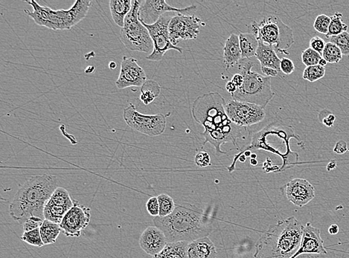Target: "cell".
<instances>
[{"label": "cell", "mask_w": 349, "mask_h": 258, "mask_svg": "<svg viewBox=\"0 0 349 258\" xmlns=\"http://www.w3.org/2000/svg\"><path fill=\"white\" fill-rule=\"evenodd\" d=\"M249 33L256 37L258 40L271 45L283 55H289V50L294 43L292 29L276 16H268L260 22L253 21L247 26Z\"/></svg>", "instance_id": "obj_7"}, {"label": "cell", "mask_w": 349, "mask_h": 258, "mask_svg": "<svg viewBox=\"0 0 349 258\" xmlns=\"http://www.w3.org/2000/svg\"><path fill=\"white\" fill-rule=\"evenodd\" d=\"M342 55L340 48L335 44L329 42L326 43L322 56L328 63H338L342 60Z\"/></svg>", "instance_id": "obj_28"}, {"label": "cell", "mask_w": 349, "mask_h": 258, "mask_svg": "<svg viewBox=\"0 0 349 258\" xmlns=\"http://www.w3.org/2000/svg\"><path fill=\"white\" fill-rule=\"evenodd\" d=\"M91 220V209L74 200L73 208L66 214L60 223L62 232L69 238H79Z\"/></svg>", "instance_id": "obj_13"}, {"label": "cell", "mask_w": 349, "mask_h": 258, "mask_svg": "<svg viewBox=\"0 0 349 258\" xmlns=\"http://www.w3.org/2000/svg\"><path fill=\"white\" fill-rule=\"evenodd\" d=\"M171 18L170 16L164 14L152 25H147L141 22L148 30L154 43L153 52L146 57L147 60L160 61L169 50H176L180 54L183 53V49L173 45L170 39L168 26Z\"/></svg>", "instance_id": "obj_10"}, {"label": "cell", "mask_w": 349, "mask_h": 258, "mask_svg": "<svg viewBox=\"0 0 349 258\" xmlns=\"http://www.w3.org/2000/svg\"><path fill=\"white\" fill-rule=\"evenodd\" d=\"M168 243L165 233L157 226L147 227L139 238L141 249L153 257L160 254Z\"/></svg>", "instance_id": "obj_18"}, {"label": "cell", "mask_w": 349, "mask_h": 258, "mask_svg": "<svg viewBox=\"0 0 349 258\" xmlns=\"http://www.w3.org/2000/svg\"><path fill=\"white\" fill-rule=\"evenodd\" d=\"M26 3L34 10L25 9V13L32 17L37 25L55 31L69 30L79 24L88 15L93 3L90 0L76 1L70 9L53 10L48 6H40L34 0Z\"/></svg>", "instance_id": "obj_5"}, {"label": "cell", "mask_w": 349, "mask_h": 258, "mask_svg": "<svg viewBox=\"0 0 349 258\" xmlns=\"http://www.w3.org/2000/svg\"><path fill=\"white\" fill-rule=\"evenodd\" d=\"M197 6H191L184 9H178L168 5L165 0H146L142 3L139 9V20L147 25H152L166 13L194 12Z\"/></svg>", "instance_id": "obj_14"}, {"label": "cell", "mask_w": 349, "mask_h": 258, "mask_svg": "<svg viewBox=\"0 0 349 258\" xmlns=\"http://www.w3.org/2000/svg\"><path fill=\"white\" fill-rule=\"evenodd\" d=\"M242 59H250L255 57L258 47V40L251 33H239Z\"/></svg>", "instance_id": "obj_24"}, {"label": "cell", "mask_w": 349, "mask_h": 258, "mask_svg": "<svg viewBox=\"0 0 349 258\" xmlns=\"http://www.w3.org/2000/svg\"><path fill=\"white\" fill-rule=\"evenodd\" d=\"M188 258H216L217 249L208 237L188 243Z\"/></svg>", "instance_id": "obj_19"}, {"label": "cell", "mask_w": 349, "mask_h": 258, "mask_svg": "<svg viewBox=\"0 0 349 258\" xmlns=\"http://www.w3.org/2000/svg\"><path fill=\"white\" fill-rule=\"evenodd\" d=\"M58 187V179L55 176H31L19 187L10 204L11 218L22 225L31 217L45 220L46 204Z\"/></svg>", "instance_id": "obj_2"}, {"label": "cell", "mask_w": 349, "mask_h": 258, "mask_svg": "<svg viewBox=\"0 0 349 258\" xmlns=\"http://www.w3.org/2000/svg\"><path fill=\"white\" fill-rule=\"evenodd\" d=\"M280 70L285 75L292 74L295 70L294 63L291 59L282 58L281 59V63H280Z\"/></svg>", "instance_id": "obj_38"}, {"label": "cell", "mask_w": 349, "mask_h": 258, "mask_svg": "<svg viewBox=\"0 0 349 258\" xmlns=\"http://www.w3.org/2000/svg\"><path fill=\"white\" fill-rule=\"evenodd\" d=\"M336 167H337V161H336L335 160H333V161H331V162H329V165H328L327 171H332V170L335 169Z\"/></svg>", "instance_id": "obj_47"}, {"label": "cell", "mask_w": 349, "mask_h": 258, "mask_svg": "<svg viewBox=\"0 0 349 258\" xmlns=\"http://www.w3.org/2000/svg\"><path fill=\"white\" fill-rule=\"evenodd\" d=\"M348 150L347 143L343 140H340L337 142L334 148V153H337V154H343V153H346Z\"/></svg>", "instance_id": "obj_41"}, {"label": "cell", "mask_w": 349, "mask_h": 258, "mask_svg": "<svg viewBox=\"0 0 349 258\" xmlns=\"http://www.w3.org/2000/svg\"><path fill=\"white\" fill-rule=\"evenodd\" d=\"M157 198H158L159 205H160L159 217H165L173 213L176 208V204L171 197L166 194H160Z\"/></svg>", "instance_id": "obj_29"}, {"label": "cell", "mask_w": 349, "mask_h": 258, "mask_svg": "<svg viewBox=\"0 0 349 258\" xmlns=\"http://www.w3.org/2000/svg\"><path fill=\"white\" fill-rule=\"evenodd\" d=\"M253 62L250 59H242L238 63L240 74L243 75L244 83L232 95L233 100L251 103L266 108L274 97L271 89V78L252 71Z\"/></svg>", "instance_id": "obj_6"}, {"label": "cell", "mask_w": 349, "mask_h": 258, "mask_svg": "<svg viewBox=\"0 0 349 258\" xmlns=\"http://www.w3.org/2000/svg\"><path fill=\"white\" fill-rule=\"evenodd\" d=\"M161 93V86L154 80H147L141 87L140 100L145 105L151 104Z\"/></svg>", "instance_id": "obj_26"}, {"label": "cell", "mask_w": 349, "mask_h": 258, "mask_svg": "<svg viewBox=\"0 0 349 258\" xmlns=\"http://www.w3.org/2000/svg\"><path fill=\"white\" fill-rule=\"evenodd\" d=\"M242 60V50L238 35L232 34L224 44V63L226 69L228 70L230 67L238 64Z\"/></svg>", "instance_id": "obj_20"}, {"label": "cell", "mask_w": 349, "mask_h": 258, "mask_svg": "<svg viewBox=\"0 0 349 258\" xmlns=\"http://www.w3.org/2000/svg\"><path fill=\"white\" fill-rule=\"evenodd\" d=\"M237 161L242 163L246 162V161H247V157H246L245 155L242 154V156H239L238 158H237Z\"/></svg>", "instance_id": "obj_48"}, {"label": "cell", "mask_w": 349, "mask_h": 258, "mask_svg": "<svg viewBox=\"0 0 349 258\" xmlns=\"http://www.w3.org/2000/svg\"><path fill=\"white\" fill-rule=\"evenodd\" d=\"M330 42L335 44L341 50L342 55L349 56V32H345L334 36L330 38Z\"/></svg>", "instance_id": "obj_33"}, {"label": "cell", "mask_w": 349, "mask_h": 258, "mask_svg": "<svg viewBox=\"0 0 349 258\" xmlns=\"http://www.w3.org/2000/svg\"><path fill=\"white\" fill-rule=\"evenodd\" d=\"M303 228L295 217L278 220L257 241L254 257H292L300 247Z\"/></svg>", "instance_id": "obj_4"}, {"label": "cell", "mask_w": 349, "mask_h": 258, "mask_svg": "<svg viewBox=\"0 0 349 258\" xmlns=\"http://www.w3.org/2000/svg\"><path fill=\"white\" fill-rule=\"evenodd\" d=\"M225 99L219 92H209L196 98L191 107L194 121L204 127L203 135L206 143L213 145L217 154H221L223 144L232 142L237 147V141L243 138L244 127L234 124L226 112Z\"/></svg>", "instance_id": "obj_1"}, {"label": "cell", "mask_w": 349, "mask_h": 258, "mask_svg": "<svg viewBox=\"0 0 349 258\" xmlns=\"http://www.w3.org/2000/svg\"><path fill=\"white\" fill-rule=\"evenodd\" d=\"M244 154L245 155L246 157H250L252 154V151L250 150H247V151L244 152Z\"/></svg>", "instance_id": "obj_52"}, {"label": "cell", "mask_w": 349, "mask_h": 258, "mask_svg": "<svg viewBox=\"0 0 349 258\" xmlns=\"http://www.w3.org/2000/svg\"><path fill=\"white\" fill-rule=\"evenodd\" d=\"M188 242L168 243L165 249L153 258H188Z\"/></svg>", "instance_id": "obj_23"}, {"label": "cell", "mask_w": 349, "mask_h": 258, "mask_svg": "<svg viewBox=\"0 0 349 258\" xmlns=\"http://www.w3.org/2000/svg\"><path fill=\"white\" fill-rule=\"evenodd\" d=\"M146 81L145 70L139 66L137 60L134 58L123 57L120 74L116 81V87L119 89L132 86L142 87Z\"/></svg>", "instance_id": "obj_16"}, {"label": "cell", "mask_w": 349, "mask_h": 258, "mask_svg": "<svg viewBox=\"0 0 349 258\" xmlns=\"http://www.w3.org/2000/svg\"><path fill=\"white\" fill-rule=\"evenodd\" d=\"M43 221V219H41L40 217H31L23 225H24V232L40 228Z\"/></svg>", "instance_id": "obj_36"}, {"label": "cell", "mask_w": 349, "mask_h": 258, "mask_svg": "<svg viewBox=\"0 0 349 258\" xmlns=\"http://www.w3.org/2000/svg\"><path fill=\"white\" fill-rule=\"evenodd\" d=\"M322 58V55L311 48H308L307 50L303 51L301 54V61L306 67L319 65V61Z\"/></svg>", "instance_id": "obj_31"}, {"label": "cell", "mask_w": 349, "mask_h": 258, "mask_svg": "<svg viewBox=\"0 0 349 258\" xmlns=\"http://www.w3.org/2000/svg\"><path fill=\"white\" fill-rule=\"evenodd\" d=\"M304 254H327L324 242L321 238L320 230L308 223L303 228L300 247L291 258H296Z\"/></svg>", "instance_id": "obj_17"}, {"label": "cell", "mask_w": 349, "mask_h": 258, "mask_svg": "<svg viewBox=\"0 0 349 258\" xmlns=\"http://www.w3.org/2000/svg\"><path fill=\"white\" fill-rule=\"evenodd\" d=\"M255 57L260 62V66L274 68L278 73L281 72L280 70L281 59L278 58L276 50L271 45L265 43L261 40H258V47Z\"/></svg>", "instance_id": "obj_21"}, {"label": "cell", "mask_w": 349, "mask_h": 258, "mask_svg": "<svg viewBox=\"0 0 349 258\" xmlns=\"http://www.w3.org/2000/svg\"><path fill=\"white\" fill-rule=\"evenodd\" d=\"M225 109L229 119L244 128L260 123L266 116L265 109L260 106L233 99L227 102Z\"/></svg>", "instance_id": "obj_11"}, {"label": "cell", "mask_w": 349, "mask_h": 258, "mask_svg": "<svg viewBox=\"0 0 349 258\" xmlns=\"http://www.w3.org/2000/svg\"><path fill=\"white\" fill-rule=\"evenodd\" d=\"M260 70L262 73L268 78H272V77H276L278 75V72L274 68H268V67L260 66Z\"/></svg>", "instance_id": "obj_42"}, {"label": "cell", "mask_w": 349, "mask_h": 258, "mask_svg": "<svg viewBox=\"0 0 349 258\" xmlns=\"http://www.w3.org/2000/svg\"><path fill=\"white\" fill-rule=\"evenodd\" d=\"M331 24V17L325 14L317 16L314 21V28L317 32L322 34H328Z\"/></svg>", "instance_id": "obj_34"}, {"label": "cell", "mask_w": 349, "mask_h": 258, "mask_svg": "<svg viewBox=\"0 0 349 258\" xmlns=\"http://www.w3.org/2000/svg\"><path fill=\"white\" fill-rule=\"evenodd\" d=\"M154 223L165 233L168 243H191L206 238L211 231L202 209L189 203L176 205L173 213L155 217Z\"/></svg>", "instance_id": "obj_3"}, {"label": "cell", "mask_w": 349, "mask_h": 258, "mask_svg": "<svg viewBox=\"0 0 349 258\" xmlns=\"http://www.w3.org/2000/svg\"><path fill=\"white\" fill-rule=\"evenodd\" d=\"M319 119H320L321 122L325 127H332L334 125V122H335L336 116L332 112H329L327 115L319 118Z\"/></svg>", "instance_id": "obj_40"}, {"label": "cell", "mask_w": 349, "mask_h": 258, "mask_svg": "<svg viewBox=\"0 0 349 258\" xmlns=\"http://www.w3.org/2000/svg\"><path fill=\"white\" fill-rule=\"evenodd\" d=\"M326 254H304L296 258H328Z\"/></svg>", "instance_id": "obj_45"}, {"label": "cell", "mask_w": 349, "mask_h": 258, "mask_svg": "<svg viewBox=\"0 0 349 258\" xmlns=\"http://www.w3.org/2000/svg\"><path fill=\"white\" fill-rule=\"evenodd\" d=\"M329 232L330 234L335 235L339 233V226L337 225H332L329 228Z\"/></svg>", "instance_id": "obj_46"}, {"label": "cell", "mask_w": 349, "mask_h": 258, "mask_svg": "<svg viewBox=\"0 0 349 258\" xmlns=\"http://www.w3.org/2000/svg\"><path fill=\"white\" fill-rule=\"evenodd\" d=\"M194 162L199 168H207L211 164L210 156L206 152H198L195 156Z\"/></svg>", "instance_id": "obj_35"}, {"label": "cell", "mask_w": 349, "mask_h": 258, "mask_svg": "<svg viewBox=\"0 0 349 258\" xmlns=\"http://www.w3.org/2000/svg\"><path fill=\"white\" fill-rule=\"evenodd\" d=\"M21 240L31 246H37V247H42L44 246L43 242L41 238L40 228L24 232L21 237Z\"/></svg>", "instance_id": "obj_32"}, {"label": "cell", "mask_w": 349, "mask_h": 258, "mask_svg": "<svg viewBox=\"0 0 349 258\" xmlns=\"http://www.w3.org/2000/svg\"><path fill=\"white\" fill-rule=\"evenodd\" d=\"M325 75V67L319 66H308L304 68L303 78L311 83L322 79Z\"/></svg>", "instance_id": "obj_30"}, {"label": "cell", "mask_w": 349, "mask_h": 258, "mask_svg": "<svg viewBox=\"0 0 349 258\" xmlns=\"http://www.w3.org/2000/svg\"><path fill=\"white\" fill-rule=\"evenodd\" d=\"M168 115L161 113L145 115L139 112L133 104L123 112V118L131 129L148 136H158L165 132Z\"/></svg>", "instance_id": "obj_9"}, {"label": "cell", "mask_w": 349, "mask_h": 258, "mask_svg": "<svg viewBox=\"0 0 349 258\" xmlns=\"http://www.w3.org/2000/svg\"><path fill=\"white\" fill-rule=\"evenodd\" d=\"M201 24L205 25L195 15H185L178 13L172 17L168 26L172 44L177 46L180 40H196L200 34Z\"/></svg>", "instance_id": "obj_12"}, {"label": "cell", "mask_w": 349, "mask_h": 258, "mask_svg": "<svg viewBox=\"0 0 349 258\" xmlns=\"http://www.w3.org/2000/svg\"><path fill=\"white\" fill-rule=\"evenodd\" d=\"M226 89H227L228 92L230 93L232 96V95L235 94V93L237 92V86L230 81H228L227 84H226Z\"/></svg>", "instance_id": "obj_44"}, {"label": "cell", "mask_w": 349, "mask_h": 258, "mask_svg": "<svg viewBox=\"0 0 349 258\" xmlns=\"http://www.w3.org/2000/svg\"><path fill=\"white\" fill-rule=\"evenodd\" d=\"M116 66H117V65H116V62L112 61L109 63V68H111V69H115V68H116Z\"/></svg>", "instance_id": "obj_50"}, {"label": "cell", "mask_w": 349, "mask_h": 258, "mask_svg": "<svg viewBox=\"0 0 349 258\" xmlns=\"http://www.w3.org/2000/svg\"><path fill=\"white\" fill-rule=\"evenodd\" d=\"M328 62L326 61L325 59L322 58L321 59L320 61H319V66H322V67H325L326 65H327Z\"/></svg>", "instance_id": "obj_49"}, {"label": "cell", "mask_w": 349, "mask_h": 258, "mask_svg": "<svg viewBox=\"0 0 349 258\" xmlns=\"http://www.w3.org/2000/svg\"><path fill=\"white\" fill-rule=\"evenodd\" d=\"M143 2L132 0V9L124 20L120 40L127 50L151 54L154 43L148 30L139 20V9Z\"/></svg>", "instance_id": "obj_8"}, {"label": "cell", "mask_w": 349, "mask_h": 258, "mask_svg": "<svg viewBox=\"0 0 349 258\" xmlns=\"http://www.w3.org/2000/svg\"><path fill=\"white\" fill-rule=\"evenodd\" d=\"M231 81L237 86V89H239V88L242 87V85H243L244 83L243 75L240 74V73L234 75L233 76H232Z\"/></svg>", "instance_id": "obj_43"}, {"label": "cell", "mask_w": 349, "mask_h": 258, "mask_svg": "<svg viewBox=\"0 0 349 258\" xmlns=\"http://www.w3.org/2000/svg\"><path fill=\"white\" fill-rule=\"evenodd\" d=\"M342 14L340 12H336L331 17V24L329 32L326 34V38L330 39L334 36H337L343 32H348V26L344 24L342 20Z\"/></svg>", "instance_id": "obj_27"}, {"label": "cell", "mask_w": 349, "mask_h": 258, "mask_svg": "<svg viewBox=\"0 0 349 258\" xmlns=\"http://www.w3.org/2000/svg\"><path fill=\"white\" fill-rule=\"evenodd\" d=\"M258 161H257L256 159H252V158H250V165L252 166H258Z\"/></svg>", "instance_id": "obj_51"}, {"label": "cell", "mask_w": 349, "mask_h": 258, "mask_svg": "<svg viewBox=\"0 0 349 258\" xmlns=\"http://www.w3.org/2000/svg\"><path fill=\"white\" fill-rule=\"evenodd\" d=\"M41 238L44 245H50L56 242L59 235L62 232L60 224L44 220L40 228Z\"/></svg>", "instance_id": "obj_25"}, {"label": "cell", "mask_w": 349, "mask_h": 258, "mask_svg": "<svg viewBox=\"0 0 349 258\" xmlns=\"http://www.w3.org/2000/svg\"><path fill=\"white\" fill-rule=\"evenodd\" d=\"M147 212L150 216L158 217L160 215V205L157 197H152L147 200L146 203Z\"/></svg>", "instance_id": "obj_37"}, {"label": "cell", "mask_w": 349, "mask_h": 258, "mask_svg": "<svg viewBox=\"0 0 349 258\" xmlns=\"http://www.w3.org/2000/svg\"><path fill=\"white\" fill-rule=\"evenodd\" d=\"M109 6L115 24L124 27L125 18L132 9V0H111Z\"/></svg>", "instance_id": "obj_22"}, {"label": "cell", "mask_w": 349, "mask_h": 258, "mask_svg": "<svg viewBox=\"0 0 349 258\" xmlns=\"http://www.w3.org/2000/svg\"><path fill=\"white\" fill-rule=\"evenodd\" d=\"M281 194L293 205L302 208L315 197V189L309 181L300 178L291 179L281 187Z\"/></svg>", "instance_id": "obj_15"}, {"label": "cell", "mask_w": 349, "mask_h": 258, "mask_svg": "<svg viewBox=\"0 0 349 258\" xmlns=\"http://www.w3.org/2000/svg\"><path fill=\"white\" fill-rule=\"evenodd\" d=\"M325 45V42L319 37H314L310 40V48L316 51L320 55H322Z\"/></svg>", "instance_id": "obj_39"}, {"label": "cell", "mask_w": 349, "mask_h": 258, "mask_svg": "<svg viewBox=\"0 0 349 258\" xmlns=\"http://www.w3.org/2000/svg\"><path fill=\"white\" fill-rule=\"evenodd\" d=\"M257 155L255 154V153H252L251 155V156H250V158H252V159H256L257 158Z\"/></svg>", "instance_id": "obj_53"}]
</instances>
